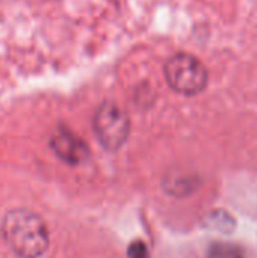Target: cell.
Listing matches in <instances>:
<instances>
[{
	"label": "cell",
	"instance_id": "6",
	"mask_svg": "<svg viewBox=\"0 0 257 258\" xmlns=\"http://www.w3.org/2000/svg\"><path fill=\"white\" fill-rule=\"evenodd\" d=\"M129 258H148V251L145 243L142 242H133L129 248Z\"/></svg>",
	"mask_w": 257,
	"mask_h": 258
},
{
	"label": "cell",
	"instance_id": "4",
	"mask_svg": "<svg viewBox=\"0 0 257 258\" xmlns=\"http://www.w3.org/2000/svg\"><path fill=\"white\" fill-rule=\"evenodd\" d=\"M50 147L53 150V153L64 162L70 163V165H79L83 163L88 156H89V150L88 145L73 132H70L68 128H58L52 138H50Z\"/></svg>",
	"mask_w": 257,
	"mask_h": 258
},
{
	"label": "cell",
	"instance_id": "5",
	"mask_svg": "<svg viewBox=\"0 0 257 258\" xmlns=\"http://www.w3.org/2000/svg\"><path fill=\"white\" fill-rule=\"evenodd\" d=\"M206 258H245L239 246L230 243H214L211 245Z\"/></svg>",
	"mask_w": 257,
	"mask_h": 258
},
{
	"label": "cell",
	"instance_id": "3",
	"mask_svg": "<svg viewBox=\"0 0 257 258\" xmlns=\"http://www.w3.org/2000/svg\"><path fill=\"white\" fill-rule=\"evenodd\" d=\"M129 132L130 119L126 110L114 101L100 104L94 115V133L106 150L117 151L126 142Z\"/></svg>",
	"mask_w": 257,
	"mask_h": 258
},
{
	"label": "cell",
	"instance_id": "1",
	"mask_svg": "<svg viewBox=\"0 0 257 258\" xmlns=\"http://www.w3.org/2000/svg\"><path fill=\"white\" fill-rule=\"evenodd\" d=\"M9 248L21 258H39L48 248V230L44 221L30 210H9L0 227Z\"/></svg>",
	"mask_w": 257,
	"mask_h": 258
},
{
	"label": "cell",
	"instance_id": "2",
	"mask_svg": "<svg viewBox=\"0 0 257 258\" xmlns=\"http://www.w3.org/2000/svg\"><path fill=\"white\" fill-rule=\"evenodd\" d=\"M164 76L173 91L188 97L203 92L209 80L204 63L194 54L183 51L173 54L167 60Z\"/></svg>",
	"mask_w": 257,
	"mask_h": 258
}]
</instances>
